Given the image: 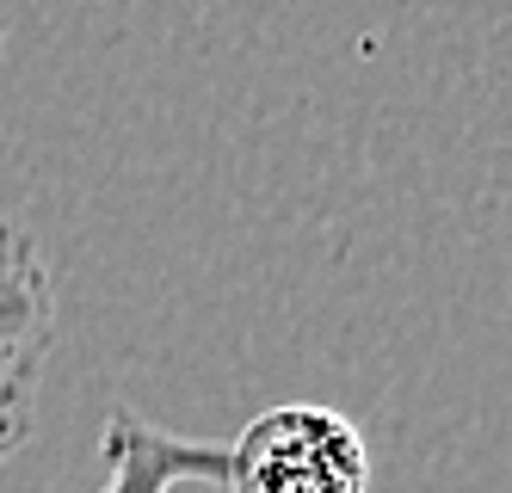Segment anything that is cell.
<instances>
[{"instance_id": "6da1fadb", "label": "cell", "mask_w": 512, "mask_h": 493, "mask_svg": "<svg viewBox=\"0 0 512 493\" xmlns=\"http://www.w3.org/2000/svg\"><path fill=\"white\" fill-rule=\"evenodd\" d=\"M223 450H229V469H223L229 493H364L371 487L364 432L346 413L315 401L266 407Z\"/></svg>"}, {"instance_id": "7a4b0ae2", "label": "cell", "mask_w": 512, "mask_h": 493, "mask_svg": "<svg viewBox=\"0 0 512 493\" xmlns=\"http://www.w3.org/2000/svg\"><path fill=\"white\" fill-rule=\"evenodd\" d=\"M56 352V278L13 216H0V463L38 426L44 370Z\"/></svg>"}, {"instance_id": "3957f363", "label": "cell", "mask_w": 512, "mask_h": 493, "mask_svg": "<svg viewBox=\"0 0 512 493\" xmlns=\"http://www.w3.org/2000/svg\"><path fill=\"white\" fill-rule=\"evenodd\" d=\"M99 463H105L99 493H173V487H198V481L223 487L229 450L216 438L161 432L142 413H112L99 432Z\"/></svg>"}]
</instances>
